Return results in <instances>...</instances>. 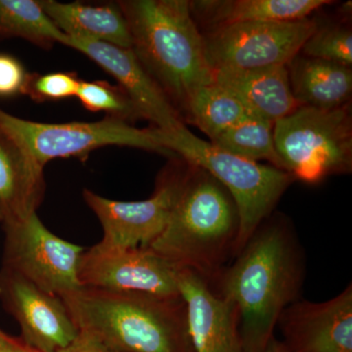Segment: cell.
Listing matches in <instances>:
<instances>
[{
  "label": "cell",
  "mask_w": 352,
  "mask_h": 352,
  "mask_svg": "<svg viewBox=\"0 0 352 352\" xmlns=\"http://www.w3.org/2000/svg\"><path fill=\"white\" fill-rule=\"evenodd\" d=\"M303 279L302 247L293 228L270 217L210 285L235 305L245 352H265L280 315L300 300Z\"/></svg>",
  "instance_id": "1"
},
{
  "label": "cell",
  "mask_w": 352,
  "mask_h": 352,
  "mask_svg": "<svg viewBox=\"0 0 352 352\" xmlns=\"http://www.w3.org/2000/svg\"><path fill=\"white\" fill-rule=\"evenodd\" d=\"M61 298L78 330L113 351L195 352L182 296L82 287Z\"/></svg>",
  "instance_id": "2"
},
{
  "label": "cell",
  "mask_w": 352,
  "mask_h": 352,
  "mask_svg": "<svg viewBox=\"0 0 352 352\" xmlns=\"http://www.w3.org/2000/svg\"><path fill=\"white\" fill-rule=\"evenodd\" d=\"M132 52L171 103L183 108L198 87L214 82L187 0H124Z\"/></svg>",
  "instance_id": "3"
},
{
  "label": "cell",
  "mask_w": 352,
  "mask_h": 352,
  "mask_svg": "<svg viewBox=\"0 0 352 352\" xmlns=\"http://www.w3.org/2000/svg\"><path fill=\"white\" fill-rule=\"evenodd\" d=\"M239 228L237 207L223 185L189 166L166 228L147 248L212 284L235 256Z\"/></svg>",
  "instance_id": "4"
},
{
  "label": "cell",
  "mask_w": 352,
  "mask_h": 352,
  "mask_svg": "<svg viewBox=\"0 0 352 352\" xmlns=\"http://www.w3.org/2000/svg\"><path fill=\"white\" fill-rule=\"evenodd\" d=\"M157 131L164 149L183 157L189 166L205 170L232 197L240 219L235 258L256 229L270 219L295 178L274 166L248 161L220 150L185 126L175 131Z\"/></svg>",
  "instance_id": "5"
},
{
  "label": "cell",
  "mask_w": 352,
  "mask_h": 352,
  "mask_svg": "<svg viewBox=\"0 0 352 352\" xmlns=\"http://www.w3.org/2000/svg\"><path fill=\"white\" fill-rule=\"evenodd\" d=\"M281 170L303 182H320L352 170L351 106L298 107L273 126Z\"/></svg>",
  "instance_id": "6"
},
{
  "label": "cell",
  "mask_w": 352,
  "mask_h": 352,
  "mask_svg": "<svg viewBox=\"0 0 352 352\" xmlns=\"http://www.w3.org/2000/svg\"><path fill=\"white\" fill-rule=\"evenodd\" d=\"M0 129L43 166L58 157L87 159L89 153L106 146H124L173 156L162 145L155 127L138 129L111 117L97 122L47 124L21 119L0 109Z\"/></svg>",
  "instance_id": "7"
},
{
  "label": "cell",
  "mask_w": 352,
  "mask_h": 352,
  "mask_svg": "<svg viewBox=\"0 0 352 352\" xmlns=\"http://www.w3.org/2000/svg\"><path fill=\"white\" fill-rule=\"evenodd\" d=\"M317 21L249 22L201 32L212 71L288 65L318 28Z\"/></svg>",
  "instance_id": "8"
},
{
  "label": "cell",
  "mask_w": 352,
  "mask_h": 352,
  "mask_svg": "<svg viewBox=\"0 0 352 352\" xmlns=\"http://www.w3.org/2000/svg\"><path fill=\"white\" fill-rule=\"evenodd\" d=\"M3 227V268L60 298L82 288L78 267L85 248L58 237L36 214Z\"/></svg>",
  "instance_id": "9"
},
{
  "label": "cell",
  "mask_w": 352,
  "mask_h": 352,
  "mask_svg": "<svg viewBox=\"0 0 352 352\" xmlns=\"http://www.w3.org/2000/svg\"><path fill=\"white\" fill-rule=\"evenodd\" d=\"M188 171L189 164L186 168L173 166L164 171L147 200H110L91 190H83V200L103 228L101 244L118 248H147L151 244L166 228Z\"/></svg>",
  "instance_id": "10"
},
{
  "label": "cell",
  "mask_w": 352,
  "mask_h": 352,
  "mask_svg": "<svg viewBox=\"0 0 352 352\" xmlns=\"http://www.w3.org/2000/svg\"><path fill=\"white\" fill-rule=\"evenodd\" d=\"M176 270L149 248L111 247L99 242L83 252L78 279L85 288L177 296Z\"/></svg>",
  "instance_id": "11"
},
{
  "label": "cell",
  "mask_w": 352,
  "mask_h": 352,
  "mask_svg": "<svg viewBox=\"0 0 352 352\" xmlns=\"http://www.w3.org/2000/svg\"><path fill=\"white\" fill-rule=\"evenodd\" d=\"M0 300L19 323L23 342L38 351H60L78 336L60 296L46 293L6 268L0 272Z\"/></svg>",
  "instance_id": "12"
},
{
  "label": "cell",
  "mask_w": 352,
  "mask_h": 352,
  "mask_svg": "<svg viewBox=\"0 0 352 352\" xmlns=\"http://www.w3.org/2000/svg\"><path fill=\"white\" fill-rule=\"evenodd\" d=\"M291 352H352V287L323 302L298 300L277 326Z\"/></svg>",
  "instance_id": "13"
},
{
  "label": "cell",
  "mask_w": 352,
  "mask_h": 352,
  "mask_svg": "<svg viewBox=\"0 0 352 352\" xmlns=\"http://www.w3.org/2000/svg\"><path fill=\"white\" fill-rule=\"evenodd\" d=\"M61 44L80 51L115 78L138 109L142 119L150 120L155 129L171 132L184 126L177 109L148 75L131 50L69 38L66 34Z\"/></svg>",
  "instance_id": "14"
},
{
  "label": "cell",
  "mask_w": 352,
  "mask_h": 352,
  "mask_svg": "<svg viewBox=\"0 0 352 352\" xmlns=\"http://www.w3.org/2000/svg\"><path fill=\"white\" fill-rule=\"evenodd\" d=\"M176 283L186 303L194 351L245 352L235 305L193 271L177 268Z\"/></svg>",
  "instance_id": "15"
},
{
  "label": "cell",
  "mask_w": 352,
  "mask_h": 352,
  "mask_svg": "<svg viewBox=\"0 0 352 352\" xmlns=\"http://www.w3.org/2000/svg\"><path fill=\"white\" fill-rule=\"evenodd\" d=\"M43 168L0 129V222L3 226L36 214L45 192Z\"/></svg>",
  "instance_id": "16"
},
{
  "label": "cell",
  "mask_w": 352,
  "mask_h": 352,
  "mask_svg": "<svg viewBox=\"0 0 352 352\" xmlns=\"http://www.w3.org/2000/svg\"><path fill=\"white\" fill-rule=\"evenodd\" d=\"M214 82L231 92L249 113L274 124L300 107L287 65L256 69H219Z\"/></svg>",
  "instance_id": "17"
},
{
  "label": "cell",
  "mask_w": 352,
  "mask_h": 352,
  "mask_svg": "<svg viewBox=\"0 0 352 352\" xmlns=\"http://www.w3.org/2000/svg\"><path fill=\"white\" fill-rule=\"evenodd\" d=\"M328 0H196L190 1L198 27L206 31L249 22H293L307 19Z\"/></svg>",
  "instance_id": "18"
},
{
  "label": "cell",
  "mask_w": 352,
  "mask_h": 352,
  "mask_svg": "<svg viewBox=\"0 0 352 352\" xmlns=\"http://www.w3.org/2000/svg\"><path fill=\"white\" fill-rule=\"evenodd\" d=\"M44 12L69 38L131 48V36L119 3L85 4L54 0L41 1Z\"/></svg>",
  "instance_id": "19"
},
{
  "label": "cell",
  "mask_w": 352,
  "mask_h": 352,
  "mask_svg": "<svg viewBox=\"0 0 352 352\" xmlns=\"http://www.w3.org/2000/svg\"><path fill=\"white\" fill-rule=\"evenodd\" d=\"M287 68L292 92L300 107L333 110L349 105L351 67L300 53Z\"/></svg>",
  "instance_id": "20"
},
{
  "label": "cell",
  "mask_w": 352,
  "mask_h": 352,
  "mask_svg": "<svg viewBox=\"0 0 352 352\" xmlns=\"http://www.w3.org/2000/svg\"><path fill=\"white\" fill-rule=\"evenodd\" d=\"M182 109L190 122L210 141L252 115L231 92L215 82L197 88Z\"/></svg>",
  "instance_id": "21"
},
{
  "label": "cell",
  "mask_w": 352,
  "mask_h": 352,
  "mask_svg": "<svg viewBox=\"0 0 352 352\" xmlns=\"http://www.w3.org/2000/svg\"><path fill=\"white\" fill-rule=\"evenodd\" d=\"M65 34L36 0H0V38H20L39 47L62 43Z\"/></svg>",
  "instance_id": "22"
},
{
  "label": "cell",
  "mask_w": 352,
  "mask_h": 352,
  "mask_svg": "<svg viewBox=\"0 0 352 352\" xmlns=\"http://www.w3.org/2000/svg\"><path fill=\"white\" fill-rule=\"evenodd\" d=\"M273 126L274 124L267 120L251 115L210 143L220 150L248 161L259 163L266 160L272 166L281 170V162L275 149Z\"/></svg>",
  "instance_id": "23"
},
{
  "label": "cell",
  "mask_w": 352,
  "mask_h": 352,
  "mask_svg": "<svg viewBox=\"0 0 352 352\" xmlns=\"http://www.w3.org/2000/svg\"><path fill=\"white\" fill-rule=\"evenodd\" d=\"M76 97L90 112H104L107 113L106 117L131 124L135 120L142 119L138 109L119 85H111L106 80H82Z\"/></svg>",
  "instance_id": "24"
},
{
  "label": "cell",
  "mask_w": 352,
  "mask_h": 352,
  "mask_svg": "<svg viewBox=\"0 0 352 352\" xmlns=\"http://www.w3.org/2000/svg\"><path fill=\"white\" fill-rule=\"evenodd\" d=\"M300 54L351 67V28L340 24L318 25L303 44Z\"/></svg>",
  "instance_id": "25"
},
{
  "label": "cell",
  "mask_w": 352,
  "mask_h": 352,
  "mask_svg": "<svg viewBox=\"0 0 352 352\" xmlns=\"http://www.w3.org/2000/svg\"><path fill=\"white\" fill-rule=\"evenodd\" d=\"M82 80L75 73L30 74L25 80L23 95L38 102L58 101L76 96Z\"/></svg>",
  "instance_id": "26"
},
{
  "label": "cell",
  "mask_w": 352,
  "mask_h": 352,
  "mask_svg": "<svg viewBox=\"0 0 352 352\" xmlns=\"http://www.w3.org/2000/svg\"><path fill=\"white\" fill-rule=\"evenodd\" d=\"M28 73L15 57L0 53V97H12L23 94Z\"/></svg>",
  "instance_id": "27"
},
{
  "label": "cell",
  "mask_w": 352,
  "mask_h": 352,
  "mask_svg": "<svg viewBox=\"0 0 352 352\" xmlns=\"http://www.w3.org/2000/svg\"><path fill=\"white\" fill-rule=\"evenodd\" d=\"M58 352H116L94 336L78 331V336L68 346Z\"/></svg>",
  "instance_id": "28"
},
{
  "label": "cell",
  "mask_w": 352,
  "mask_h": 352,
  "mask_svg": "<svg viewBox=\"0 0 352 352\" xmlns=\"http://www.w3.org/2000/svg\"><path fill=\"white\" fill-rule=\"evenodd\" d=\"M0 352H43L28 346L23 340L9 337L0 331Z\"/></svg>",
  "instance_id": "29"
},
{
  "label": "cell",
  "mask_w": 352,
  "mask_h": 352,
  "mask_svg": "<svg viewBox=\"0 0 352 352\" xmlns=\"http://www.w3.org/2000/svg\"><path fill=\"white\" fill-rule=\"evenodd\" d=\"M265 352H291L287 349V346H285L282 340H277L276 338L274 337L271 339L270 344H268L267 347H266Z\"/></svg>",
  "instance_id": "30"
},
{
  "label": "cell",
  "mask_w": 352,
  "mask_h": 352,
  "mask_svg": "<svg viewBox=\"0 0 352 352\" xmlns=\"http://www.w3.org/2000/svg\"><path fill=\"white\" fill-rule=\"evenodd\" d=\"M340 11V13L349 16V14L351 13V1L346 2V3L342 4Z\"/></svg>",
  "instance_id": "31"
}]
</instances>
